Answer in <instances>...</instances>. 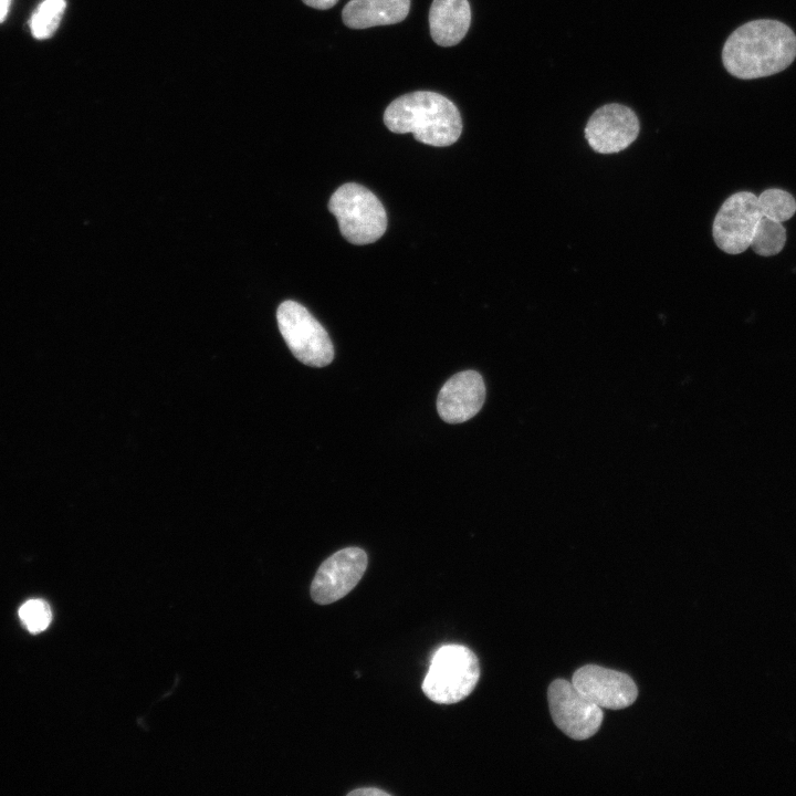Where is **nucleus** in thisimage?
I'll return each instance as SVG.
<instances>
[{
	"label": "nucleus",
	"instance_id": "f257e3e1",
	"mask_svg": "<svg viewBox=\"0 0 796 796\" xmlns=\"http://www.w3.org/2000/svg\"><path fill=\"white\" fill-rule=\"evenodd\" d=\"M796 57V35L785 23L761 19L739 27L725 41L722 61L735 77L752 80L784 71Z\"/></svg>",
	"mask_w": 796,
	"mask_h": 796
},
{
	"label": "nucleus",
	"instance_id": "f03ea898",
	"mask_svg": "<svg viewBox=\"0 0 796 796\" xmlns=\"http://www.w3.org/2000/svg\"><path fill=\"white\" fill-rule=\"evenodd\" d=\"M384 123L392 133H412L416 140L434 147L454 144L462 132L457 106L431 91H416L394 100L385 109Z\"/></svg>",
	"mask_w": 796,
	"mask_h": 796
},
{
	"label": "nucleus",
	"instance_id": "7ed1b4c3",
	"mask_svg": "<svg viewBox=\"0 0 796 796\" xmlns=\"http://www.w3.org/2000/svg\"><path fill=\"white\" fill-rule=\"evenodd\" d=\"M479 678V660L471 649L462 645H444L431 658L422 691L436 703L453 704L473 691Z\"/></svg>",
	"mask_w": 796,
	"mask_h": 796
},
{
	"label": "nucleus",
	"instance_id": "20e7f679",
	"mask_svg": "<svg viewBox=\"0 0 796 796\" xmlns=\"http://www.w3.org/2000/svg\"><path fill=\"white\" fill-rule=\"evenodd\" d=\"M328 210L336 217L342 235L356 245L377 241L387 229V214L380 200L355 182L336 189L328 201Z\"/></svg>",
	"mask_w": 796,
	"mask_h": 796
},
{
	"label": "nucleus",
	"instance_id": "39448f33",
	"mask_svg": "<svg viewBox=\"0 0 796 796\" xmlns=\"http://www.w3.org/2000/svg\"><path fill=\"white\" fill-rule=\"evenodd\" d=\"M277 326L292 354L311 367H324L334 358L333 343L320 322L295 301H284L276 311Z\"/></svg>",
	"mask_w": 796,
	"mask_h": 796
},
{
	"label": "nucleus",
	"instance_id": "423d86ee",
	"mask_svg": "<svg viewBox=\"0 0 796 796\" xmlns=\"http://www.w3.org/2000/svg\"><path fill=\"white\" fill-rule=\"evenodd\" d=\"M551 714L556 726L567 736L583 741L591 737L603 722V710L572 681L554 680L547 690Z\"/></svg>",
	"mask_w": 796,
	"mask_h": 796
},
{
	"label": "nucleus",
	"instance_id": "0eeeda50",
	"mask_svg": "<svg viewBox=\"0 0 796 796\" xmlns=\"http://www.w3.org/2000/svg\"><path fill=\"white\" fill-rule=\"evenodd\" d=\"M763 217L757 196L750 191L731 195L720 207L713 221L715 244L729 254H740L751 245L758 220Z\"/></svg>",
	"mask_w": 796,
	"mask_h": 796
},
{
	"label": "nucleus",
	"instance_id": "6e6552de",
	"mask_svg": "<svg viewBox=\"0 0 796 796\" xmlns=\"http://www.w3.org/2000/svg\"><path fill=\"white\" fill-rule=\"evenodd\" d=\"M367 554L359 547H346L329 556L318 567L311 596L318 605H328L346 596L362 579Z\"/></svg>",
	"mask_w": 796,
	"mask_h": 796
},
{
	"label": "nucleus",
	"instance_id": "1a4fd4ad",
	"mask_svg": "<svg viewBox=\"0 0 796 796\" xmlns=\"http://www.w3.org/2000/svg\"><path fill=\"white\" fill-rule=\"evenodd\" d=\"M640 130L637 114L628 106L611 103L597 108L585 127V138L599 154H616L630 146Z\"/></svg>",
	"mask_w": 796,
	"mask_h": 796
},
{
	"label": "nucleus",
	"instance_id": "9d476101",
	"mask_svg": "<svg viewBox=\"0 0 796 796\" xmlns=\"http://www.w3.org/2000/svg\"><path fill=\"white\" fill-rule=\"evenodd\" d=\"M572 683L601 709H625L638 696L637 685L628 674L596 664L576 670Z\"/></svg>",
	"mask_w": 796,
	"mask_h": 796
},
{
	"label": "nucleus",
	"instance_id": "9b49d317",
	"mask_svg": "<svg viewBox=\"0 0 796 796\" xmlns=\"http://www.w3.org/2000/svg\"><path fill=\"white\" fill-rule=\"evenodd\" d=\"M485 400V385L475 370H463L449 378L437 398L440 418L448 423H461L475 416Z\"/></svg>",
	"mask_w": 796,
	"mask_h": 796
},
{
	"label": "nucleus",
	"instance_id": "f8f14e48",
	"mask_svg": "<svg viewBox=\"0 0 796 796\" xmlns=\"http://www.w3.org/2000/svg\"><path fill=\"white\" fill-rule=\"evenodd\" d=\"M471 23L468 0H433L429 10L432 40L440 46H453L467 34Z\"/></svg>",
	"mask_w": 796,
	"mask_h": 796
},
{
	"label": "nucleus",
	"instance_id": "ddd939ff",
	"mask_svg": "<svg viewBox=\"0 0 796 796\" xmlns=\"http://www.w3.org/2000/svg\"><path fill=\"white\" fill-rule=\"evenodd\" d=\"M410 0H349L342 19L350 29L399 23L407 18Z\"/></svg>",
	"mask_w": 796,
	"mask_h": 796
},
{
	"label": "nucleus",
	"instance_id": "4468645a",
	"mask_svg": "<svg viewBox=\"0 0 796 796\" xmlns=\"http://www.w3.org/2000/svg\"><path fill=\"white\" fill-rule=\"evenodd\" d=\"M786 239L782 222L762 217L755 227L750 248L758 255L772 256L783 250Z\"/></svg>",
	"mask_w": 796,
	"mask_h": 796
},
{
	"label": "nucleus",
	"instance_id": "2eb2a0df",
	"mask_svg": "<svg viewBox=\"0 0 796 796\" xmlns=\"http://www.w3.org/2000/svg\"><path fill=\"white\" fill-rule=\"evenodd\" d=\"M65 7V0H44L31 17L32 35L39 40L51 38L61 22Z\"/></svg>",
	"mask_w": 796,
	"mask_h": 796
},
{
	"label": "nucleus",
	"instance_id": "dca6fc26",
	"mask_svg": "<svg viewBox=\"0 0 796 796\" xmlns=\"http://www.w3.org/2000/svg\"><path fill=\"white\" fill-rule=\"evenodd\" d=\"M763 217L784 222L796 212V200L787 191L771 188L757 196Z\"/></svg>",
	"mask_w": 796,
	"mask_h": 796
},
{
	"label": "nucleus",
	"instance_id": "f3484780",
	"mask_svg": "<svg viewBox=\"0 0 796 796\" xmlns=\"http://www.w3.org/2000/svg\"><path fill=\"white\" fill-rule=\"evenodd\" d=\"M19 618L31 633L44 631L51 624L52 611L43 599H30L19 608Z\"/></svg>",
	"mask_w": 796,
	"mask_h": 796
},
{
	"label": "nucleus",
	"instance_id": "a211bd4d",
	"mask_svg": "<svg viewBox=\"0 0 796 796\" xmlns=\"http://www.w3.org/2000/svg\"><path fill=\"white\" fill-rule=\"evenodd\" d=\"M349 796H390L389 793L379 789L377 787H365V788H358L354 789L348 793Z\"/></svg>",
	"mask_w": 796,
	"mask_h": 796
},
{
	"label": "nucleus",
	"instance_id": "6ab92c4d",
	"mask_svg": "<svg viewBox=\"0 0 796 796\" xmlns=\"http://www.w3.org/2000/svg\"><path fill=\"white\" fill-rule=\"evenodd\" d=\"M306 6L318 9V10H326L332 7H334L338 0H302Z\"/></svg>",
	"mask_w": 796,
	"mask_h": 796
},
{
	"label": "nucleus",
	"instance_id": "aec40b11",
	"mask_svg": "<svg viewBox=\"0 0 796 796\" xmlns=\"http://www.w3.org/2000/svg\"><path fill=\"white\" fill-rule=\"evenodd\" d=\"M11 0H0V23L6 19Z\"/></svg>",
	"mask_w": 796,
	"mask_h": 796
}]
</instances>
